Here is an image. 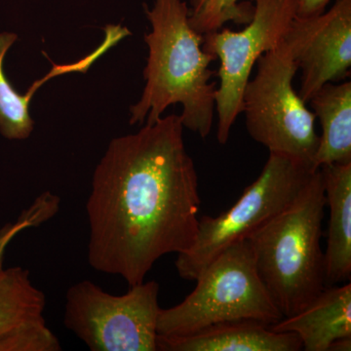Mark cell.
Wrapping results in <instances>:
<instances>
[{"label":"cell","instance_id":"1","mask_svg":"<svg viewBox=\"0 0 351 351\" xmlns=\"http://www.w3.org/2000/svg\"><path fill=\"white\" fill-rule=\"evenodd\" d=\"M180 115L112 138L95 168L86 202L88 263L144 282L154 263L184 253L197 235L201 199Z\"/></svg>","mask_w":351,"mask_h":351},{"label":"cell","instance_id":"2","mask_svg":"<svg viewBox=\"0 0 351 351\" xmlns=\"http://www.w3.org/2000/svg\"><path fill=\"white\" fill-rule=\"evenodd\" d=\"M152 31L145 34L149 57L142 96L130 108L131 125L154 124L170 106L181 105L184 128L205 138L211 133L218 85L211 82L216 60L203 49L204 36L189 23L188 2L154 0L145 5Z\"/></svg>","mask_w":351,"mask_h":351},{"label":"cell","instance_id":"3","mask_svg":"<svg viewBox=\"0 0 351 351\" xmlns=\"http://www.w3.org/2000/svg\"><path fill=\"white\" fill-rule=\"evenodd\" d=\"M325 207L319 168L287 208L247 237L258 276L283 317L299 313L326 288L320 244Z\"/></svg>","mask_w":351,"mask_h":351},{"label":"cell","instance_id":"4","mask_svg":"<svg viewBox=\"0 0 351 351\" xmlns=\"http://www.w3.org/2000/svg\"><path fill=\"white\" fill-rule=\"evenodd\" d=\"M182 302L159 311L158 336L193 334L219 323L254 320L271 325L282 319L258 276L248 239L221 252L196 279Z\"/></svg>","mask_w":351,"mask_h":351},{"label":"cell","instance_id":"5","mask_svg":"<svg viewBox=\"0 0 351 351\" xmlns=\"http://www.w3.org/2000/svg\"><path fill=\"white\" fill-rule=\"evenodd\" d=\"M319 168L313 163L269 152L255 182L239 200L219 216L199 219L195 243L178 255L176 269L181 278L196 280L208 265L230 245L283 211L306 188Z\"/></svg>","mask_w":351,"mask_h":351},{"label":"cell","instance_id":"6","mask_svg":"<svg viewBox=\"0 0 351 351\" xmlns=\"http://www.w3.org/2000/svg\"><path fill=\"white\" fill-rule=\"evenodd\" d=\"M256 64L242 94L249 135L272 154L313 164L319 145L316 117L293 86L298 69L287 44L280 41Z\"/></svg>","mask_w":351,"mask_h":351},{"label":"cell","instance_id":"7","mask_svg":"<svg viewBox=\"0 0 351 351\" xmlns=\"http://www.w3.org/2000/svg\"><path fill=\"white\" fill-rule=\"evenodd\" d=\"M159 284L115 295L83 280L66 291L64 325L92 351H156Z\"/></svg>","mask_w":351,"mask_h":351},{"label":"cell","instance_id":"8","mask_svg":"<svg viewBox=\"0 0 351 351\" xmlns=\"http://www.w3.org/2000/svg\"><path fill=\"white\" fill-rule=\"evenodd\" d=\"M253 16L242 31L228 27L204 34L203 49L219 60L216 92L217 138L226 145L237 117L242 94L254 66L267 51L283 40L295 17V0H252Z\"/></svg>","mask_w":351,"mask_h":351},{"label":"cell","instance_id":"9","mask_svg":"<svg viewBox=\"0 0 351 351\" xmlns=\"http://www.w3.org/2000/svg\"><path fill=\"white\" fill-rule=\"evenodd\" d=\"M283 40L298 71L301 69L298 93L307 103L327 83L350 76L351 0H336L329 10L315 17L295 16Z\"/></svg>","mask_w":351,"mask_h":351},{"label":"cell","instance_id":"10","mask_svg":"<svg viewBox=\"0 0 351 351\" xmlns=\"http://www.w3.org/2000/svg\"><path fill=\"white\" fill-rule=\"evenodd\" d=\"M46 298L22 267L0 271V351H60L61 343L48 327Z\"/></svg>","mask_w":351,"mask_h":351},{"label":"cell","instance_id":"11","mask_svg":"<svg viewBox=\"0 0 351 351\" xmlns=\"http://www.w3.org/2000/svg\"><path fill=\"white\" fill-rule=\"evenodd\" d=\"M302 341L295 332L272 331L254 320L219 323L179 337L157 338L161 351H299Z\"/></svg>","mask_w":351,"mask_h":351},{"label":"cell","instance_id":"12","mask_svg":"<svg viewBox=\"0 0 351 351\" xmlns=\"http://www.w3.org/2000/svg\"><path fill=\"white\" fill-rule=\"evenodd\" d=\"M295 332L302 350L329 351L336 341L351 338V284L326 287L311 304L269 326Z\"/></svg>","mask_w":351,"mask_h":351},{"label":"cell","instance_id":"13","mask_svg":"<svg viewBox=\"0 0 351 351\" xmlns=\"http://www.w3.org/2000/svg\"><path fill=\"white\" fill-rule=\"evenodd\" d=\"M320 170L329 208L325 286L331 287L351 276V163L329 164Z\"/></svg>","mask_w":351,"mask_h":351},{"label":"cell","instance_id":"14","mask_svg":"<svg viewBox=\"0 0 351 351\" xmlns=\"http://www.w3.org/2000/svg\"><path fill=\"white\" fill-rule=\"evenodd\" d=\"M307 103L322 128L313 165L351 163V82L327 83Z\"/></svg>","mask_w":351,"mask_h":351},{"label":"cell","instance_id":"15","mask_svg":"<svg viewBox=\"0 0 351 351\" xmlns=\"http://www.w3.org/2000/svg\"><path fill=\"white\" fill-rule=\"evenodd\" d=\"M11 32L0 34V133L9 140H25L31 136L34 121L29 114V101L36 89L49 78L34 83L27 95H20L14 89L3 71L6 53L17 40Z\"/></svg>","mask_w":351,"mask_h":351},{"label":"cell","instance_id":"16","mask_svg":"<svg viewBox=\"0 0 351 351\" xmlns=\"http://www.w3.org/2000/svg\"><path fill=\"white\" fill-rule=\"evenodd\" d=\"M189 23L202 36L230 22L247 25L254 10L253 4L241 0H189Z\"/></svg>","mask_w":351,"mask_h":351},{"label":"cell","instance_id":"17","mask_svg":"<svg viewBox=\"0 0 351 351\" xmlns=\"http://www.w3.org/2000/svg\"><path fill=\"white\" fill-rule=\"evenodd\" d=\"M60 203L61 200L56 195L45 191L23 211L17 221L6 223L0 230V271L3 269L4 256L10 242L23 230L36 228L56 216Z\"/></svg>","mask_w":351,"mask_h":351},{"label":"cell","instance_id":"18","mask_svg":"<svg viewBox=\"0 0 351 351\" xmlns=\"http://www.w3.org/2000/svg\"><path fill=\"white\" fill-rule=\"evenodd\" d=\"M331 0H295V16L311 18L319 16L326 11Z\"/></svg>","mask_w":351,"mask_h":351}]
</instances>
